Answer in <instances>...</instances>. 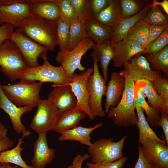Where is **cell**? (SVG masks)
<instances>
[{"label": "cell", "mask_w": 168, "mask_h": 168, "mask_svg": "<svg viewBox=\"0 0 168 168\" xmlns=\"http://www.w3.org/2000/svg\"><path fill=\"white\" fill-rule=\"evenodd\" d=\"M149 24L143 19L135 24L128 31L125 39L135 41L145 49L147 46Z\"/></svg>", "instance_id": "cell-32"}, {"label": "cell", "mask_w": 168, "mask_h": 168, "mask_svg": "<svg viewBox=\"0 0 168 168\" xmlns=\"http://www.w3.org/2000/svg\"><path fill=\"white\" fill-rule=\"evenodd\" d=\"M91 55L93 61V71L86 84L87 90L90 94L88 105L95 117H103L106 113L102 107V100L106 90V82L99 72L98 61L96 54L92 52Z\"/></svg>", "instance_id": "cell-7"}, {"label": "cell", "mask_w": 168, "mask_h": 168, "mask_svg": "<svg viewBox=\"0 0 168 168\" xmlns=\"http://www.w3.org/2000/svg\"><path fill=\"white\" fill-rule=\"evenodd\" d=\"M158 6H160L163 9L166 15H168V0H163L161 2L153 0L152 2L150 4V7H155Z\"/></svg>", "instance_id": "cell-49"}, {"label": "cell", "mask_w": 168, "mask_h": 168, "mask_svg": "<svg viewBox=\"0 0 168 168\" xmlns=\"http://www.w3.org/2000/svg\"><path fill=\"white\" fill-rule=\"evenodd\" d=\"M152 84L165 103L168 105V79L163 78Z\"/></svg>", "instance_id": "cell-41"}, {"label": "cell", "mask_w": 168, "mask_h": 168, "mask_svg": "<svg viewBox=\"0 0 168 168\" xmlns=\"http://www.w3.org/2000/svg\"><path fill=\"white\" fill-rule=\"evenodd\" d=\"M110 0H87V17H94L106 7Z\"/></svg>", "instance_id": "cell-39"}, {"label": "cell", "mask_w": 168, "mask_h": 168, "mask_svg": "<svg viewBox=\"0 0 168 168\" xmlns=\"http://www.w3.org/2000/svg\"><path fill=\"white\" fill-rule=\"evenodd\" d=\"M114 53L112 60L116 68L124 66L133 56L142 54L145 49L137 42L125 39L114 44Z\"/></svg>", "instance_id": "cell-16"}, {"label": "cell", "mask_w": 168, "mask_h": 168, "mask_svg": "<svg viewBox=\"0 0 168 168\" xmlns=\"http://www.w3.org/2000/svg\"><path fill=\"white\" fill-rule=\"evenodd\" d=\"M0 71L12 82L16 81L28 67L14 44L10 40L0 45Z\"/></svg>", "instance_id": "cell-5"}, {"label": "cell", "mask_w": 168, "mask_h": 168, "mask_svg": "<svg viewBox=\"0 0 168 168\" xmlns=\"http://www.w3.org/2000/svg\"><path fill=\"white\" fill-rule=\"evenodd\" d=\"M32 16L57 21L60 10L56 0H33L30 7Z\"/></svg>", "instance_id": "cell-20"}, {"label": "cell", "mask_w": 168, "mask_h": 168, "mask_svg": "<svg viewBox=\"0 0 168 168\" xmlns=\"http://www.w3.org/2000/svg\"><path fill=\"white\" fill-rule=\"evenodd\" d=\"M150 7V4H147L136 14L123 18L117 29L113 32L110 39L112 44H114L125 39L129 30L138 22L144 19Z\"/></svg>", "instance_id": "cell-26"}, {"label": "cell", "mask_w": 168, "mask_h": 168, "mask_svg": "<svg viewBox=\"0 0 168 168\" xmlns=\"http://www.w3.org/2000/svg\"><path fill=\"white\" fill-rule=\"evenodd\" d=\"M93 71V68H90L79 74L74 73L69 78L70 82L67 84L71 86L77 100V105L73 110L83 111L92 120L96 117L88 105L90 94L87 90L86 84Z\"/></svg>", "instance_id": "cell-12"}, {"label": "cell", "mask_w": 168, "mask_h": 168, "mask_svg": "<svg viewBox=\"0 0 168 168\" xmlns=\"http://www.w3.org/2000/svg\"><path fill=\"white\" fill-rule=\"evenodd\" d=\"M143 20L149 24L161 26L168 24V15L157 7H151Z\"/></svg>", "instance_id": "cell-35"}, {"label": "cell", "mask_w": 168, "mask_h": 168, "mask_svg": "<svg viewBox=\"0 0 168 168\" xmlns=\"http://www.w3.org/2000/svg\"><path fill=\"white\" fill-rule=\"evenodd\" d=\"M128 160L127 157L123 156L120 159L111 162H99L93 163L91 162L86 164L88 168H122Z\"/></svg>", "instance_id": "cell-40"}, {"label": "cell", "mask_w": 168, "mask_h": 168, "mask_svg": "<svg viewBox=\"0 0 168 168\" xmlns=\"http://www.w3.org/2000/svg\"></svg>", "instance_id": "cell-53"}, {"label": "cell", "mask_w": 168, "mask_h": 168, "mask_svg": "<svg viewBox=\"0 0 168 168\" xmlns=\"http://www.w3.org/2000/svg\"><path fill=\"white\" fill-rule=\"evenodd\" d=\"M7 130L5 125L0 121V140L7 137Z\"/></svg>", "instance_id": "cell-50"}, {"label": "cell", "mask_w": 168, "mask_h": 168, "mask_svg": "<svg viewBox=\"0 0 168 168\" xmlns=\"http://www.w3.org/2000/svg\"><path fill=\"white\" fill-rule=\"evenodd\" d=\"M135 84L147 97V103L150 106L161 113L168 114V105L157 93L152 83L145 80H141L135 82Z\"/></svg>", "instance_id": "cell-23"}, {"label": "cell", "mask_w": 168, "mask_h": 168, "mask_svg": "<svg viewBox=\"0 0 168 168\" xmlns=\"http://www.w3.org/2000/svg\"><path fill=\"white\" fill-rule=\"evenodd\" d=\"M17 28L48 50L54 51L57 45V21L30 16L24 20Z\"/></svg>", "instance_id": "cell-2"}, {"label": "cell", "mask_w": 168, "mask_h": 168, "mask_svg": "<svg viewBox=\"0 0 168 168\" xmlns=\"http://www.w3.org/2000/svg\"><path fill=\"white\" fill-rule=\"evenodd\" d=\"M94 44L93 41L87 37L70 50L66 49L58 51L56 55V61L63 67L69 78L76 69L85 70V68L81 64L82 58L88 50L92 48Z\"/></svg>", "instance_id": "cell-9"}, {"label": "cell", "mask_w": 168, "mask_h": 168, "mask_svg": "<svg viewBox=\"0 0 168 168\" xmlns=\"http://www.w3.org/2000/svg\"><path fill=\"white\" fill-rule=\"evenodd\" d=\"M90 157L89 154L87 153L83 155L78 154L74 157L72 163L68 165L67 168H82L83 162Z\"/></svg>", "instance_id": "cell-47"}, {"label": "cell", "mask_w": 168, "mask_h": 168, "mask_svg": "<svg viewBox=\"0 0 168 168\" xmlns=\"http://www.w3.org/2000/svg\"><path fill=\"white\" fill-rule=\"evenodd\" d=\"M168 44V28L153 42L148 45L142 53L145 54L147 53L155 54L163 49Z\"/></svg>", "instance_id": "cell-37"}, {"label": "cell", "mask_w": 168, "mask_h": 168, "mask_svg": "<svg viewBox=\"0 0 168 168\" xmlns=\"http://www.w3.org/2000/svg\"><path fill=\"white\" fill-rule=\"evenodd\" d=\"M119 73L125 79L124 90L118 105L110 107L107 117L112 119L114 124L117 126H134L138 120L134 102L135 82L124 68Z\"/></svg>", "instance_id": "cell-1"}, {"label": "cell", "mask_w": 168, "mask_h": 168, "mask_svg": "<svg viewBox=\"0 0 168 168\" xmlns=\"http://www.w3.org/2000/svg\"><path fill=\"white\" fill-rule=\"evenodd\" d=\"M34 143V155L31 160L33 168H44L54 159L55 153L53 148L49 147L47 134H39Z\"/></svg>", "instance_id": "cell-17"}, {"label": "cell", "mask_w": 168, "mask_h": 168, "mask_svg": "<svg viewBox=\"0 0 168 168\" xmlns=\"http://www.w3.org/2000/svg\"><path fill=\"white\" fill-rule=\"evenodd\" d=\"M92 48L100 62L103 77L106 82L108 79V67L114 55V44L110 40L100 44H94Z\"/></svg>", "instance_id": "cell-27"}, {"label": "cell", "mask_w": 168, "mask_h": 168, "mask_svg": "<svg viewBox=\"0 0 168 168\" xmlns=\"http://www.w3.org/2000/svg\"><path fill=\"white\" fill-rule=\"evenodd\" d=\"M158 127H161L163 129L165 141L167 146L168 145V114L161 113L160 118L157 124Z\"/></svg>", "instance_id": "cell-46"}, {"label": "cell", "mask_w": 168, "mask_h": 168, "mask_svg": "<svg viewBox=\"0 0 168 168\" xmlns=\"http://www.w3.org/2000/svg\"><path fill=\"white\" fill-rule=\"evenodd\" d=\"M138 150V158L134 168H154V166L142 152L140 144Z\"/></svg>", "instance_id": "cell-45"}, {"label": "cell", "mask_w": 168, "mask_h": 168, "mask_svg": "<svg viewBox=\"0 0 168 168\" xmlns=\"http://www.w3.org/2000/svg\"><path fill=\"white\" fill-rule=\"evenodd\" d=\"M120 2L123 18L131 16L140 11V5L137 1L120 0Z\"/></svg>", "instance_id": "cell-38"}, {"label": "cell", "mask_w": 168, "mask_h": 168, "mask_svg": "<svg viewBox=\"0 0 168 168\" xmlns=\"http://www.w3.org/2000/svg\"><path fill=\"white\" fill-rule=\"evenodd\" d=\"M70 24L60 17L57 21V45L59 51L67 49L69 38Z\"/></svg>", "instance_id": "cell-34"}, {"label": "cell", "mask_w": 168, "mask_h": 168, "mask_svg": "<svg viewBox=\"0 0 168 168\" xmlns=\"http://www.w3.org/2000/svg\"><path fill=\"white\" fill-rule=\"evenodd\" d=\"M145 54L144 57L150 63L152 68L156 71H161L168 76V45L157 53Z\"/></svg>", "instance_id": "cell-33"}, {"label": "cell", "mask_w": 168, "mask_h": 168, "mask_svg": "<svg viewBox=\"0 0 168 168\" xmlns=\"http://www.w3.org/2000/svg\"><path fill=\"white\" fill-rule=\"evenodd\" d=\"M100 22L112 29L113 32L123 19L120 0H110L107 6L96 17Z\"/></svg>", "instance_id": "cell-22"}, {"label": "cell", "mask_w": 168, "mask_h": 168, "mask_svg": "<svg viewBox=\"0 0 168 168\" xmlns=\"http://www.w3.org/2000/svg\"><path fill=\"white\" fill-rule=\"evenodd\" d=\"M37 107V110L30 124V127L38 134H47L53 129L59 115L58 110L48 98L41 99Z\"/></svg>", "instance_id": "cell-11"}, {"label": "cell", "mask_w": 168, "mask_h": 168, "mask_svg": "<svg viewBox=\"0 0 168 168\" xmlns=\"http://www.w3.org/2000/svg\"><path fill=\"white\" fill-rule=\"evenodd\" d=\"M125 86V79L119 72H112L110 79L106 86L105 110L107 113L110 106L115 107L119 103L123 94Z\"/></svg>", "instance_id": "cell-19"}, {"label": "cell", "mask_w": 168, "mask_h": 168, "mask_svg": "<svg viewBox=\"0 0 168 168\" xmlns=\"http://www.w3.org/2000/svg\"><path fill=\"white\" fill-rule=\"evenodd\" d=\"M140 145L143 153L154 167L168 168V146L149 138Z\"/></svg>", "instance_id": "cell-15"}, {"label": "cell", "mask_w": 168, "mask_h": 168, "mask_svg": "<svg viewBox=\"0 0 168 168\" xmlns=\"http://www.w3.org/2000/svg\"><path fill=\"white\" fill-rule=\"evenodd\" d=\"M86 116V114L81 110H74L72 109L64 112L58 116L53 130L61 134L77 126Z\"/></svg>", "instance_id": "cell-25"}, {"label": "cell", "mask_w": 168, "mask_h": 168, "mask_svg": "<svg viewBox=\"0 0 168 168\" xmlns=\"http://www.w3.org/2000/svg\"><path fill=\"white\" fill-rule=\"evenodd\" d=\"M127 138L124 136L116 142L111 138H102L92 142L88 149L91 162H111L123 157L122 149Z\"/></svg>", "instance_id": "cell-6"}, {"label": "cell", "mask_w": 168, "mask_h": 168, "mask_svg": "<svg viewBox=\"0 0 168 168\" xmlns=\"http://www.w3.org/2000/svg\"><path fill=\"white\" fill-rule=\"evenodd\" d=\"M53 88L48 99L57 107L59 115L75 108L77 100L70 85H63Z\"/></svg>", "instance_id": "cell-18"}, {"label": "cell", "mask_w": 168, "mask_h": 168, "mask_svg": "<svg viewBox=\"0 0 168 168\" xmlns=\"http://www.w3.org/2000/svg\"><path fill=\"white\" fill-rule=\"evenodd\" d=\"M1 86L0 81V109L8 115L13 129L18 134L22 133L24 138L31 132L22 123L21 117L24 113L32 111L33 108L29 106H17L6 96Z\"/></svg>", "instance_id": "cell-14"}, {"label": "cell", "mask_w": 168, "mask_h": 168, "mask_svg": "<svg viewBox=\"0 0 168 168\" xmlns=\"http://www.w3.org/2000/svg\"><path fill=\"white\" fill-rule=\"evenodd\" d=\"M33 0H0V25L8 24L17 28L24 20L32 16Z\"/></svg>", "instance_id": "cell-8"}, {"label": "cell", "mask_w": 168, "mask_h": 168, "mask_svg": "<svg viewBox=\"0 0 168 168\" xmlns=\"http://www.w3.org/2000/svg\"><path fill=\"white\" fill-rule=\"evenodd\" d=\"M60 10V18L70 24L78 16L69 0H56Z\"/></svg>", "instance_id": "cell-36"}, {"label": "cell", "mask_w": 168, "mask_h": 168, "mask_svg": "<svg viewBox=\"0 0 168 168\" xmlns=\"http://www.w3.org/2000/svg\"><path fill=\"white\" fill-rule=\"evenodd\" d=\"M103 123H99L93 127H85L77 126L61 133L58 137L59 141L71 140L78 141L81 144L90 146L91 144V133L95 130L102 127Z\"/></svg>", "instance_id": "cell-24"}, {"label": "cell", "mask_w": 168, "mask_h": 168, "mask_svg": "<svg viewBox=\"0 0 168 168\" xmlns=\"http://www.w3.org/2000/svg\"><path fill=\"white\" fill-rule=\"evenodd\" d=\"M0 168H19L17 166H12L7 163H0Z\"/></svg>", "instance_id": "cell-51"}, {"label": "cell", "mask_w": 168, "mask_h": 168, "mask_svg": "<svg viewBox=\"0 0 168 168\" xmlns=\"http://www.w3.org/2000/svg\"><path fill=\"white\" fill-rule=\"evenodd\" d=\"M78 16L86 19L87 0H69Z\"/></svg>", "instance_id": "cell-42"}, {"label": "cell", "mask_w": 168, "mask_h": 168, "mask_svg": "<svg viewBox=\"0 0 168 168\" xmlns=\"http://www.w3.org/2000/svg\"><path fill=\"white\" fill-rule=\"evenodd\" d=\"M24 138H20L16 145L12 149L3 151L0 154V163H12L22 168H33L28 165L22 159L21 153L24 149L22 147Z\"/></svg>", "instance_id": "cell-31"}, {"label": "cell", "mask_w": 168, "mask_h": 168, "mask_svg": "<svg viewBox=\"0 0 168 168\" xmlns=\"http://www.w3.org/2000/svg\"><path fill=\"white\" fill-rule=\"evenodd\" d=\"M134 105L137 116L136 125L138 129L139 144L142 143L147 138H149L166 145L165 141L160 138L149 125L145 116L143 109L135 103Z\"/></svg>", "instance_id": "cell-29"}, {"label": "cell", "mask_w": 168, "mask_h": 168, "mask_svg": "<svg viewBox=\"0 0 168 168\" xmlns=\"http://www.w3.org/2000/svg\"><path fill=\"white\" fill-rule=\"evenodd\" d=\"M14 143L13 140L7 136L0 140V154L3 151L11 147Z\"/></svg>", "instance_id": "cell-48"}, {"label": "cell", "mask_w": 168, "mask_h": 168, "mask_svg": "<svg viewBox=\"0 0 168 168\" xmlns=\"http://www.w3.org/2000/svg\"><path fill=\"white\" fill-rule=\"evenodd\" d=\"M124 67L134 82L145 80L152 83L164 78L161 72L151 68L146 58L141 54L132 57Z\"/></svg>", "instance_id": "cell-13"}, {"label": "cell", "mask_w": 168, "mask_h": 168, "mask_svg": "<svg viewBox=\"0 0 168 168\" xmlns=\"http://www.w3.org/2000/svg\"><path fill=\"white\" fill-rule=\"evenodd\" d=\"M86 18L78 16L70 23V34L67 49L70 50L87 38Z\"/></svg>", "instance_id": "cell-30"}, {"label": "cell", "mask_w": 168, "mask_h": 168, "mask_svg": "<svg viewBox=\"0 0 168 168\" xmlns=\"http://www.w3.org/2000/svg\"><path fill=\"white\" fill-rule=\"evenodd\" d=\"M14 28L13 26L8 24L0 25V45L5 40L11 39L14 32Z\"/></svg>", "instance_id": "cell-44"}, {"label": "cell", "mask_w": 168, "mask_h": 168, "mask_svg": "<svg viewBox=\"0 0 168 168\" xmlns=\"http://www.w3.org/2000/svg\"><path fill=\"white\" fill-rule=\"evenodd\" d=\"M10 40L16 47L28 68L39 66L38 58L47 54V49L28 38L18 28Z\"/></svg>", "instance_id": "cell-10"}, {"label": "cell", "mask_w": 168, "mask_h": 168, "mask_svg": "<svg viewBox=\"0 0 168 168\" xmlns=\"http://www.w3.org/2000/svg\"><path fill=\"white\" fill-rule=\"evenodd\" d=\"M43 83L20 82L9 85H2V90L6 96L18 107H37L41 99L40 92Z\"/></svg>", "instance_id": "cell-4"}, {"label": "cell", "mask_w": 168, "mask_h": 168, "mask_svg": "<svg viewBox=\"0 0 168 168\" xmlns=\"http://www.w3.org/2000/svg\"><path fill=\"white\" fill-rule=\"evenodd\" d=\"M86 26L87 37L96 44H100L110 40L113 30L99 22L96 17H86Z\"/></svg>", "instance_id": "cell-21"}, {"label": "cell", "mask_w": 168, "mask_h": 168, "mask_svg": "<svg viewBox=\"0 0 168 168\" xmlns=\"http://www.w3.org/2000/svg\"><path fill=\"white\" fill-rule=\"evenodd\" d=\"M41 58L44 61L42 65L27 68L21 73L18 79L29 83L35 81L42 83L50 82L53 83V87L66 85L70 82L69 78L61 66L56 67L51 64L48 60L47 54Z\"/></svg>", "instance_id": "cell-3"}, {"label": "cell", "mask_w": 168, "mask_h": 168, "mask_svg": "<svg viewBox=\"0 0 168 168\" xmlns=\"http://www.w3.org/2000/svg\"><path fill=\"white\" fill-rule=\"evenodd\" d=\"M154 168H158L156 167H154Z\"/></svg>", "instance_id": "cell-52"}, {"label": "cell", "mask_w": 168, "mask_h": 168, "mask_svg": "<svg viewBox=\"0 0 168 168\" xmlns=\"http://www.w3.org/2000/svg\"><path fill=\"white\" fill-rule=\"evenodd\" d=\"M168 28V24L161 26L149 24L148 37L147 44V46L153 42L166 29Z\"/></svg>", "instance_id": "cell-43"}, {"label": "cell", "mask_w": 168, "mask_h": 168, "mask_svg": "<svg viewBox=\"0 0 168 168\" xmlns=\"http://www.w3.org/2000/svg\"><path fill=\"white\" fill-rule=\"evenodd\" d=\"M134 103L142 108L147 115L146 118L150 126L152 128H157V124L159 120L161 113L151 107L147 102L146 96L135 84L134 87Z\"/></svg>", "instance_id": "cell-28"}]
</instances>
